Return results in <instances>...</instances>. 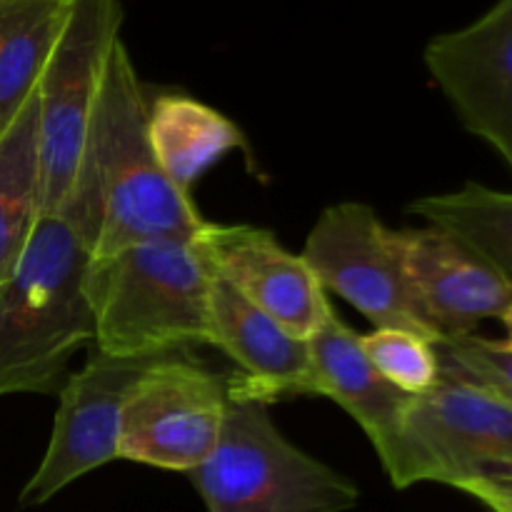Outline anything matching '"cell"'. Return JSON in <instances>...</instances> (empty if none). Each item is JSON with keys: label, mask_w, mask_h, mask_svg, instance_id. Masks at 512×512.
<instances>
[{"label": "cell", "mask_w": 512, "mask_h": 512, "mask_svg": "<svg viewBox=\"0 0 512 512\" xmlns=\"http://www.w3.org/2000/svg\"><path fill=\"white\" fill-rule=\"evenodd\" d=\"M408 210L465 245L512 288V193L465 183L453 193L418 198Z\"/></svg>", "instance_id": "cell-17"}, {"label": "cell", "mask_w": 512, "mask_h": 512, "mask_svg": "<svg viewBox=\"0 0 512 512\" xmlns=\"http://www.w3.org/2000/svg\"><path fill=\"white\" fill-rule=\"evenodd\" d=\"M155 358H113L90 348L78 373L60 388L48 448L33 478L20 490V508H38L88 475L118 458L120 413L130 385Z\"/></svg>", "instance_id": "cell-9"}, {"label": "cell", "mask_w": 512, "mask_h": 512, "mask_svg": "<svg viewBox=\"0 0 512 512\" xmlns=\"http://www.w3.org/2000/svg\"><path fill=\"white\" fill-rule=\"evenodd\" d=\"M225 410L228 380L193 360L160 355L125 395L118 458L193 473L218 445Z\"/></svg>", "instance_id": "cell-7"}, {"label": "cell", "mask_w": 512, "mask_h": 512, "mask_svg": "<svg viewBox=\"0 0 512 512\" xmlns=\"http://www.w3.org/2000/svg\"><path fill=\"white\" fill-rule=\"evenodd\" d=\"M148 140L165 178L188 195L210 165L245 148L243 130L228 115L185 93H160L150 100Z\"/></svg>", "instance_id": "cell-15"}, {"label": "cell", "mask_w": 512, "mask_h": 512, "mask_svg": "<svg viewBox=\"0 0 512 512\" xmlns=\"http://www.w3.org/2000/svg\"><path fill=\"white\" fill-rule=\"evenodd\" d=\"M465 493L493 512H512V485H473Z\"/></svg>", "instance_id": "cell-22"}, {"label": "cell", "mask_w": 512, "mask_h": 512, "mask_svg": "<svg viewBox=\"0 0 512 512\" xmlns=\"http://www.w3.org/2000/svg\"><path fill=\"white\" fill-rule=\"evenodd\" d=\"M378 458L398 490L512 485V403L440 363L438 383L413 395Z\"/></svg>", "instance_id": "cell-4"}, {"label": "cell", "mask_w": 512, "mask_h": 512, "mask_svg": "<svg viewBox=\"0 0 512 512\" xmlns=\"http://www.w3.org/2000/svg\"><path fill=\"white\" fill-rule=\"evenodd\" d=\"M188 475L208 512H348L360 500L358 485L275 428L268 405L230 393L218 445Z\"/></svg>", "instance_id": "cell-5"}, {"label": "cell", "mask_w": 512, "mask_h": 512, "mask_svg": "<svg viewBox=\"0 0 512 512\" xmlns=\"http://www.w3.org/2000/svg\"><path fill=\"white\" fill-rule=\"evenodd\" d=\"M425 65L458 118L512 85V0H498L483 18L433 38Z\"/></svg>", "instance_id": "cell-14"}, {"label": "cell", "mask_w": 512, "mask_h": 512, "mask_svg": "<svg viewBox=\"0 0 512 512\" xmlns=\"http://www.w3.org/2000/svg\"><path fill=\"white\" fill-rule=\"evenodd\" d=\"M58 215L93 238V263L145 240H195L208 220L170 183L148 140V100L123 40L100 80L83 168Z\"/></svg>", "instance_id": "cell-1"}, {"label": "cell", "mask_w": 512, "mask_h": 512, "mask_svg": "<svg viewBox=\"0 0 512 512\" xmlns=\"http://www.w3.org/2000/svg\"><path fill=\"white\" fill-rule=\"evenodd\" d=\"M460 123L473 135L493 145L500 158L512 168V85L500 90L495 98L480 105L478 110L460 118Z\"/></svg>", "instance_id": "cell-21"}, {"label": "cell", "mask_w": 512, "mask_h": 512, "mask_svg": "<svg viewBox=\"0 0 512 512\" xmlns=\"http://www.w3.org/2000/svg\"><path fill=\"white\" fill-rule=\"evenodd\" d=\"M38 220L40 140L33 93L0 138V280L13 273Z\"/></svg>", "instance_id": "cell-18"}, {"label": "cell", "mask_w": 512, "mask_h": 512, "mask_svg": "<svg viewBox=\"0 0 512 512\" xmlns=\"http://www.w3.org/2000/svg\"><path fill=\"white\" fill-rule=\"evenodd\" d=\"M208 345L223 350L243 370V375L228 380L230 395L260 400L265 405L285 395H308V340L268 318L218 273H213L210 283Z\"/></svg>", "instance_id": "cell-12"}, {"label": "cell", "mask_w": 512, "mask_h": 512, "mask_svg": "<svg viewBox=\"0 0 512 512\" xmlns=\"http://www.w3.org/2000/svg\"><path fill=\"white\" fill-rule=\"evenodd\" d=\"M498 320L503 323V328H505V338L500 340V345H503L505 350H510V353H512V305L508 310H505L503 315H500Z\"/></svg>", "instance_id": "cell-23"}, {"label": "cell", "mask_w": 512, "mask_h": 512, "mask_svg": "<svg viewBox=\"0 0 512 512\" xmlns=\"http://www.w3.org/2000/svg\"><path fill=\"white\" fill-rule=\"evenodd\" d=\"M70 3L0 0V138L38 88Z\"/></svg>", "instance_id": "cell-16"}, {"label": "cell", "mask_w": 512, "mask_h": 512, "mask_svg": "<svg viewBox=\"0 0 512 512\" xmlns=\"http://www.w3.org/2000/svg\"><path fill=\"white\" fill-rule=\"evenodd\" d=\"M93 245L65 215L40 218L18 265L0 280V398L55 395L80 348L93 345Z\"/></svg>", "instance_id": "cell-2"}, {"label": "cell", "mask_w": 512, "mask_h": 512, "mask_svg": "<svg viewBox=\"0 0 512 512\" xmlns=\"http://www.w3.org/2000/svg\"><path fill=\"white\" fill-rule=\"evenodd\" d=\"M360 343L375 370L403 393L423 395L438 383L440 355L425 335L400 328H373L360 335Z\"/></svg>", "instance_id": "cell-19"}, {"label": "cell", "mask_w": 512, "mask_h": 512, "mask_svg": "<svg viewBox=\"0 0 512 512\" xmlns=\"http://www.w3.org/2000/svg\"><path fill=\"white\" fill-rule=\"evenodd\" d=\"M210 283L213 270L195 240H145L108 260H90V348L148 360L183 345H208Z\"/></svg>", "instance_id": "cell-3"}, {"label": "cell", "mask_w": 512, "mask_h": 512, "mask_svg": "<svg viewBox=\"0 0 512 512\" xmlns=\"http://www.w3.org/2000/svg\"><path fill=\"white\" fill-rule=\"evenodd\" d=\"M120 0H73L38 83L40 218L68 203L88 145L105 63L120 40Z\"/></svg>", "instance_id": "cell-6"}, {"label": "cell", "mask_w": 512, "mask_h": 512, "mask_svg": "<svg viewBox=\"0 0 512 512\" xmlns=\"http://www.w3.org/2000/svg\"><path fill=\"white\" fill-rule=\"evenodd\" d=\"M308 395L338 403L373 443L375 453L398 430L413 395L383 378L365 355L360 333L328 310L320 328L310 335Z\"/></svg>", "instance_id": "cell-13"}, {"label": "cell", "mask_w": 512, "mask_h": 512, "mask_svg": "<svg viewBox=\"0 0 512 512\" xmlns=\"http://www.w3.org/2000/svg\"><path fill=\"white\" fill-rule=\"evenodd\" d=\"M410 293L435 340L475 335L512 305V288L465 245L438 228L393 230Z\"/></svg>", "instance_id": "cell-11"}, {"label": "cell", "mask_w": 512, "mask_h": 512, "mask_svg": "<svg viewBox=\"0 0 512 512\" xmlns=\"http://www.w3.org/2000/svg\"><path fill=\"white\" fill-rule=\"evenodd\" d=\"M195 245L213 273L298 338L310 340L333 308L303 255L253 225H205Z\"/></svg>", "instance_id": "cell-10"}, {"label": "cell", "mask_w": 512, "mask_h": 512, "mask_svg": "<svg viewBox=\"0 0 512 512\" xmlns=\"http://www.w3.org/2000/svg\"><path fill=\"white\" fill-rule=\"evenodd\" d=\"M435 348L445 368L512 403V353L500 345V340L465 335L443 340Z\"/></svg>", "instance_id": "cell-20"}, {"label": "cell", "mask_w": 512, "mask_h": 512, "mask_svg": "<svg viewBox=\"0 0 512 512\" xmlns=\"http://www.w3.org/2000/svg\"><path fill=\"white\" fill-rule=\"evenodd\" d=\"M300 255L325 293L340 295L375 328L413 330L438 345L410 293L393 230L385 228L370 205L325 208Z\"/></svg>", "instance_id": "cell-8"}]
</instances>
